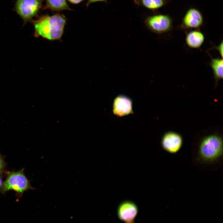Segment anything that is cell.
Listing matches in <instances>:
<instances>
[{
    "instance_id": "cell-1",
    "label": "cell",
    "mask_w": 223,
    "mask_h": 223,
    "mask_svg": "<svg viewBox=\"0 0 223 223\" xmlns=\"http://www.w3.org/2000/svg\"><path fill=\"white\" fill-rule=\"evenodd\" d=\"M66 21L65 16L59 13L51 15H42L37 20L32 21L34 28V36L50 41L60 40Z\"/></svg>"
},
{
    "instance_id": "cell-2",
    "label": "cell",
    "mask_w": 223,
    "mask_h": 223,
    "mask_svg": "<svg viewBox=\"0 0 223 223\" xmlns=\"http://www.w3.org/2000/svg\"><path fill=\"white\" fill-rule=\"evenodd\" d=\"M223 154V140L217 134H211L204 137L198 147L199 160L205 163H213L217 161Z\"/></svg>"
},
{
    "instance_id": "cell-3",
    "label": "cell",
    "mask_w": 223,
    "mask_h": 223,
    "mask_svg": "<svg viewBox=\"0 0 223 223\" xmlns=\"http://www.w3.org/2000/svg\"><path fill=\"white\" fill-rule=\"evenodd\" d=\"M7 177L2 183L0 193L4 194L10 190L15 191L19 198L21 197L26 191L34 189L24 173V168L17 171L7 172Z\"/></svg>"
},
{
    "instance_id": "cell-4",
    "label": "cell",
    "mask_w": 223,
    "mask_h": 223,
    "mask_svg": "<svg viewBox=\"0 0 223 223\" xmlns=\"http://www.w3.org/2000/svg\"><path fill=\"white\" fill-rule=\"evenodd\" d=\"M173 22L169 15L158 14L147 17L144 23L151 32L160 34L171 31L173 27Z\"/></svg>"
},
{
    "instance_id": "cell-5",
    "label": "cell",
    "mask_w": 223,
    "mask_h": 223,
    "mask_svg": "<svg viewBox=\"0 0 223 223\" xmlns=\"http://www.w3.org/2000/svg\"><path fill=\"white\" fill-rule=\"evenodd\" d=\"M42 0H17L16 11L24 22L31 20L41 7Z\"/></svg>"
},
{
    "instance_id": "cell-6",
    "label": "cell",
    "mask_w": 223,
    "mask_h": 223,
    "mask_svg": "<svg viewBox=\"0 0 223 223\" xmlns=\"http://www.w3.org/2000/svg\"><path fill=\"white\" fill-rule=\"evenodd\" d=\"M202 13L195 8H189L182 19L179 28L184 30L199 29L203 23Z\"/></svg>"
},
{
    "instance_id": "cell-7",
    "label": "cell",
    "mask_w": 223,
    "mask_h": 223,
    "mask_svg": "<svg viewBox=\"0 0 223 223\" xmlns=\"http://www.w3.org/2000/svg\"><path fill=\"white\" fill-rule=\"evenodd\" d=\"M183 144V139L181 136L172 131L165 133L161 141V146L163 150L171 154H175L179 151Z\"/></svg>"
},
{
    "instance_id": "cell-8",
    "label": "cell",
    "mask_w": 223,
    "mask_h": 223,
    "mask_svg": "<svg viewBox=\"0 0 223 223\" xmlns=\"http://www.w3.org/2000/svg\"><path fill=\"white\" fill-rule=\"evenodd\" d=\"M138 212L137 205L133 202L129 200L121 203L117 209L118 218L124 223H134Z\"/></svg>"
},
{
    "instance_id": "cell-9",
    "label": "cell",
    "mask_w": 223,
    "mask_h": 223,
    "mask_svg": "<svg viewBox=\"0 0 223 223\" xmlns=\"http://www.w3.org/2000/svg\"><path fill=\"white\" fill-rule=\"evenodd\" d=\"M133 103L129 97L123 95L117 96L113 103L112 111L117 116H122L131 113L133 112Z\"/></svg>"
},
{
    "instance_id": "cell-10",
    "label": "cell",
    "mask_w": 223,
    "mask_h": 223,
    "mask_svg": "<svg viewBox=\"0 0 223 223\" xmlns=\"http://www.w3.org/2000/svg\"><path fill=\"white\" fill-rule=\"evenodd\" d=\"M205 40L204 34L199 29L191 30L186 34V42L188 47L197 49L203 44Z\"/></svg>"
},
{
    "instance_id": "cell-11",
    "label": "cell",
    "mask_w": 223,
    "mask_h": 223,
    "mask_svg": "<svg viewBox=\"0 0 223 223\" xmlns=\"http://www.w3.org/2000/svg\"><path fill=\"white\" fill-rule=\"evenodd\" d=\"M135 3L153 11L168 4L171 0H133Z\"/></svg>"
},
{
    "instance_id": "cell-12",
    "label": "cell",
    "mask_w": 223,
    "mask_h": 223,
    "mask_svg": "<svg viewBox=\"0 0 223 223\" xmlns=\"http://www.w3.org/2000/svg\"><path fill=\"white\" fill-rule=\"evenodd\" d=\"M44 9H49L54 11L72 10L70 8L66 0H46Z\"/></svg>"
},
{
    "instance_id": "cell-13",
    "label": "cell",
    "mask_w": 223,
    "mask_h": 223,
    "mask_svg": "<svg viewBox=\"0 0 223 223\" xmlns=\"http://www.w3.org/2000/svg\"><path fill=\"white\" fill-rule=\"evenodd\" d=\"M212 70L214 78L217 82L218 80L223 78L222 58H211L209 64Z\"/></svg>"
},
{
    "instance_id": "cell-14",
    "label": "cell",
    "mask_w": 223,
    "mask_h": 223,
    "mask_svg": "<svg viewBox=\"0 0 223 223\" xmlns=\"http://www.w3.org/2000/svg\"><path fill=\"white\" fill-rule=\"evenodd\" d=\"M6 163L4 161L3 156L0 154V176H2L6 166Z\"/></svg>"
},
{
    "instance_id": "cell-15",
    "label": "cell",
    "mask_w": 223,
    "mask_h": 223,
    "mask_svg": "<svg viewBox=\"0 0 223 223\" xmlns=\"http://www.w3.org/2000/svg\"><path fill=\"white\" fill-rule=\"evenodd\" d=\"M220 54L221 58L223 57V42H222L219 44V45L215 47Z\"/></svg>"
},
{
    "instance_id": "cell-16",
    "label": "cell",
    "mask_w": 223,
    "mask_h": 223,
    "mask_svg": "<svg viewBox=\"0 0 223 223\" xmlns=\"http://www.w3.org/2000/svg\"><path fill=\"white\" fill-rule=\"evenodd\" d=\"M98 2H104L107 3V0H88L86 5L87 7H88L90 4Z\"/></svg>"
},
{
    "instance_id": "cell-17",
    "label": "cell",
    "mask_w": 223,
    "mask_h": 223,
    "mask_svg": "<svg viewBox=\"0 0 223 223\" xmlns=\"http://www.w3.org/2000/svg\"><path fill=\"white\" fill-rule=\"evenodd\" d=\"M70 3L73 4H78L81 2L83 0H67Z\"/></svg>"
},
{
    "instance_id": "cell-18",
    "label": "cell",
    "mask_w": 223,
    "mask_h": 223,
    "mask_svg": "<svg viewBox=\"0 0 223 223\" xmlns=\"http://www.w3.org/2000/svg\"><path fill=\"white\" fill-rule=\"evenodd\" d=\"M2 179L1 177V176H0V187H1V186H2Z\"/></svg>"
}]
</instances>
